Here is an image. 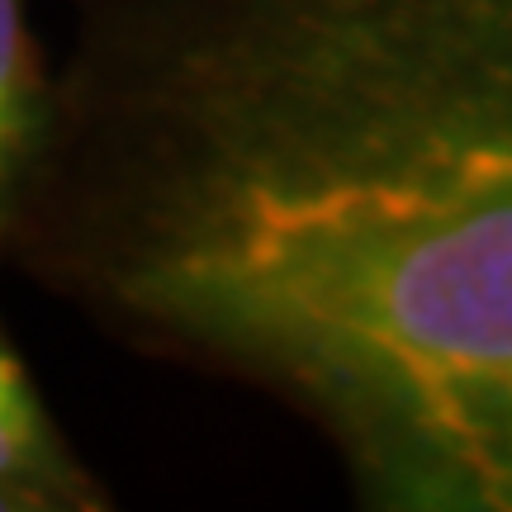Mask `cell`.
Returning <instances> with one entry per match:
<instances>
[{
	"instance_id": "obj_1",
	"label": "cell",
	"mask_w": 512,
	"mask_h": 512,
	"mask_svg": "<svg viewBox=\"0 0 512 512\" xmlns=\"http://www.w3.org/2000/svg\"><path fill=\"white\" fill-rule=\"evenodd\" d=\"M43 261L280 389L370 503L512 512V0H152L72 81Z\"/></svg>"
},
{
	"instance_id": "obj_3",
	"label": "cell",
	"mask_w": 512,
	"mask_h": 512,
	"mask_svg": "<svg viewBox=\"0 0 512 512\" xmlns=\"http://www.w3.org/2000/svg\"><path fill=\"white\" fill-rule=\"evenodd\" d=\"M53 124V86L38 62L29 0H0V242L15 233L29 176Z\"/></svg>"
},
{
	"instance_id": "obj_2",
	"label": "cell",
	"mask_w": 512,
	"mask_h": 512,
	"mask_svg": "<svg viewBox=\"0 0 512 512\" xmlns=\"http://www.w3.org/2000/svg\"><path fill=\"white\" fill-rule=\"evenodd\" d=\"M95 503V484L57 437L29 370L0 332V512H57Z\"/></svg>"
}]
</instances>
